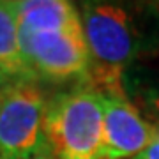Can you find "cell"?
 <instances>
[{
    "mask_svg": "<svg viewBox=\"0 0 159 159\" xmlns=\"http://www.w3.org/2000/svg\"><path fill=\"white\" fill-rule=\"evenodd\" d=\"M44 136L57 159H102L104 106L92 83L74 85L48 101Z\"/></svg>",
    "mask_w": 159,
    "mask_h": 159,
    "instance_id": "7a4b0ae2",
    "label": "cell"
},
{
    "mask_svg": "<svg viewBox=\"0 0 159 159\" xmlns=\"http://www.w3.org/2000/svg\"><path fill=\"white\" fill-rule=\"evenodd\" d=\"M131 159H159V142L152 143L150 147H147L143 152H140L138 156H134Z\"/></svg>",
    "mask_w": 159,
    "mask_h": 159,
    "instance_id": "9c48e42d",
    "label": "cell"
},
{
    "mask_svg": "<svg viewBox=\"0 0 159 159\" xmlns=\"http://www.w3.org/2000/svg\"><path fill=\"white\" fill-rule=\"evenodd\" d=\"M11 81H12V80H9V78L6 76V74L0 73V87H7L9 83H11Z\"/></svg>",
    "mask_w": 159,
    "mask_h": 159,
    "instance_id": "8fae6325",
    "label": "cell"
},
{
    "mask_svg": "<svg viewBox=\"0 0 159 159\" xmlns=\"http://www.w3.org/2000/svg\"><path fill=\"white\" fill-rule=\"evenodd\" d=\"M48 101L34 81H11L0 101V159H25L50 148L44 136Z\"/></svg>",
    "mask_w": 159,
    "mask_h": 159,
    "instance_id": "277c9868",
    "label": "cell"
},
{
    "mask_svg": "<svg viewBox=\"0 0 159 159\" xmlns=\"http://www.w3.org/2000/svg\"><path fill=\"white\" fill-rule=\"evenodd\" d=\"M131 94L143 111V117L147 120H154V125L159 129V81L134 85Z\"/></svg>",
    "mask_w": 159,
    "mask_h": 159,
    "instance_id": "ba28073f",
    "label": "cell"
},
{
    "mask_svg": "<svg viewBox=\"0 0 159 159\" xmlns=\"http://www.w3.org/2000/svg\"><path fill=\"white\" fill-rule=\"evenodd\" d=\"M81 23L90 55V83L101 92L125 94V76L140 57L152 53L157 35L140 9L117 2L81 4Z\"/></svg>",
    "mask_w": 159,
    "mask_h": 159,
    "instance_id": "6da1fadb",
    "label": "cell"
},
{
    "mask_svg": "<svg viewBox=\"0 0 159 159\" xmlns=\"http://www.w3.org/2000/svg\"><path fill=\"white\" fill-rule=\"evenodd\" d=\"M25 159H55V156L51 154L50 148H43V150L32 154V156H29V157H25Z\"/></svg>",
    "mask_w": 159,
    "mask_h": 159,
    "instance_id": "30bf717a",
    "label": "cell"
},
{
    "mask_svg": "<svg viewBox=\"0 0 159 159\" xmlns=\"http://www.w3.org/2000/svg\"><path fill=\"white\" fill-rule=\"evenodd\" d=\"M20 44L34 80L90 83V55L83 29L57 32L20 29Z\"/></svg>",
    "mask_w": 159,
    "mask_h": 159,
    "instance_id": "3957f363",
    "label": "cell"
},
{
    "mask_svg": "<svg viewBox=\"0 0 159 159\" xmlns=\"http://www.w3.org/2000/svg\"><path fill=\"white\" fill-rule=\"evenodd\" d=\"M18 27L32 32L83 29L78 7L66 0H20L14 2Z\"/></svg>",
    "mask_w": 159,
    "mask_h": 159,
    "instance_id": "8992f818",
    "label": "cell"
},
{
    "mask_svg": "<svg viewBox=\"0 0 159 159\" xmlns=\"http://www.w3.org/2000/svg\"><path fill=\"white\" fill-rule=\"evenodd\" d=\"M101 94L104 106L102 159H131L159 140V129L140 113L127 94Z\"/></svg>",
    "mask_w": 159,
    "mask_h": 159,
    "instance_id": "5b68a950",
    "label": "cell"
},
{
    "mask_svg": "<svg viewBox=\"0 0 159 159\" xmlns=\"http://www.w3.org/2000/svg\"><path fill=\"white\" fill-rule=\"evenodd\" d=\"M157 142H159V140H157Z\"/></svg>",
    "mask_w": 159,
    "mask_h": 159,
    "instance_id": "4fadbf2b",
    "label": "cell"
},
{
    "mask_svg": "<svg viewBox=\"0 0 159 159\" xmlns=\"http://www.w3.org/2000/svg\"><path fill=\"white\" fill-rule=\"evenodd\" d=\"M0 73L12 81H34L20 44V29L14 2L4 0H0Z\"/></svg>",
    "mask_w": 159,
    "mask_h": 159,
    "instance_id": "52a82bcc",
    "label": "cell"
},
{
    "mask_svg": "<svg viewBox=\"0 0 159 159\" xmlns=\"http://www.w3.org/2000/svg\"><path fill=\"white\" fill-rule=\"evenodd\" d=\"M4 89H6V87H0V101H2V97H4Z\"/></svg>",
    "mask_w": 159,
    "mask_h": 159,
    "instance_id": "7c38bea8",
    "label": "cell"
}]
</instances>
